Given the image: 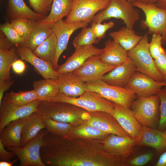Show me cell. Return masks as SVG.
<instances>
[{
    "label": "cell",
    "mask_w": 166,
    "mask_h": 166,
    "mask_svg": "<svg viewBox=\"0 0 166 166\" xmlns=\"http://www.w3.org/2000/svg\"><path fill=\"white\" fill-rule=\"evenodd\" d=\"M40 155L48 166H124L128 157L105 152L100 140L49 132L43 137Z\"/></svg>",
    "instance_id": "6da1fadb"
},
{
    "label": "cell",
    "mask_w": 166,
    "mask_h": 166,
    "mask_svg": "<svg viewBox=\"0 0 166 166\" xmlns=\"http://www.w3.org/2000/svg\"><path fill=\"white\" fill-rule=\"evenodd\" d=\"M38 111L43 117H49L58 121L70 123L74 126L86 121L88 111L71 104L41 101Z\"/></svg>",
    "instance_id": "7a4b0ae2"
},
{
    "label": "cell",
    "mask_w": 166,
    "mask_h": 166,
    "mask_svg": "<svg viewBox=\"0 0 166 166\" xmlns=\"http://www.w3.org/2000/svg\"><path fill=\"white\" fill-rule=\"evenodd\" d=\"M135 7L128 0H111L105 8L94 15L91 22L101 23L113 18L122 20L127 27L133 29L140 18L139 10Z\"/></svg>",
    "instance_id": "3957f363"
},
{
    "label": "cell",
    "mask_w": 166,
    "mask_h": 166,
    "mask_svg": "<svg viewBox=\"0 0 166 166\" xmlns=\"http://www.w3.org/2000/svg\"><path fill=\"white\" fill-rule=\"evenodd\" d=\"M147 34H145L138 44L127 51L128 56L135 64L136 71L147 75L158 82L164 81V77L156 67L149 49Z\"/></svg>",
    "instance_id": "277c9868"
},
{
    "label": "cell",
    "mask_w": 166,
    "mask_h": 166,
    "mask_svg": "<svg viewBox=\"0 0 166 166\" xmlns=\"http://www.w3.org/2000/svg\"><path fill=\"white\" fill-rule=\"evenodd\" d=\"M85 84L86 90L95 92L104 98L130 109L137 97L128 89L110 85L102 80L85 82Z\"/></svg>",
    "instance_id": "5b68a950"
},
{
    "label": "cell",
    "mask_w": 166,
    "mask_h": 166,
    "mask_svg": "<svg viewBox=\"0 0 166 166\" xmlns=\"http://www.w3.org/2000/svg\"><path fill=\"white\" fill-rule=\"evenodd\" d=\"M160 103L157 95L148 97H138L132 103L131 109L142 125L156 128L160 121Z\"/></svg>",
    "instance_id": "8992f818"
},
{
    "label": "cell",
    "mask_w": 166,
    "mask_h": 166,
    "mask_svg": "<svg viewBox=\"0 0 166 166\" xmlns=\"http://www.w3.org/2000/svg\"><path fill=\"white\" fill-rule=\"evenodd\" d=\"M47 101L66 102L82 108L89 112L101 111L111 115L113 113L114 103L104 98L97 93L86 90L77 97H71L59 93L54 97Z\"/></svg>",
    "instance_id": "52a82bcc"
},
{
    "label": "cell",
    "mask_w": 166,
    "mask_h": 166,
    "mask_svg": "<svg viewBox=\"0 0 166 166\" xmlns=\"http://www.w3.org/2000/svg\"><path fill=\"white\" fill-rule=\"evenodd\" d=\"M133 6L141 9L145 16L141 22L143 28L148 29L147 34H160L162 44H166V10L158 7L156 3L145 4L133 1Z\"/></svg>",
    "instance_id": "ba28073f"
},
{
    "label": "cell",
    "mask_w": 166,
    "mask_h": 166,
    "mask_svg": "<svg viewBox=\"0 0 166 166\" xmlns=\"http://www.w3.org/2000/svg\"><path fill=\"white\" fill-rule=\"evenodd\" d=\"M48 132L46 128L43 129L25 146L10 147L7 150L13 152L18 156L20 166H45L41 158L40 149L43 137Z\"/></svg>",
    "instance_id": "9c48e42d"
},
{
    "label": "cell",
    "mask_w": 166,
    "mask_h": 166,
    "mask_svg": "<svg viewBox=\"0 0 166 166\" xmlns=\"http://www.w3.org/2000/svg\"><path fill=\"white\" fill-rule=\"evenodd\" d=\"M111 0H73L71 9L65 20L66 23L86 22L105 8Z\"/></svg>",
    "instance_id": "30bf717a"
},
{
    "label": "cell",
    "mask_w": 166,
    "mask_h": 166,
    "mask_svg": "<svg viewBox=\"0 0 166 166\" xmlns=\"http://www.w3.org/2000/svg\"><path fill=\"white\" fill-rule=\"evenodd\" d=\"M41 101L37 99L28 105L19 106L10 102L5 94L0 105V133L10 122L22 118L37 111Z\"/></svg>",
    "instance_id": "8fae6325"
},
{
    "label": "cell",
    "mask_w": 166,
    "mask_h": 166,
    "mask_svg": "<svg viewBox=\"0 0 166 166\" xmlns=\"http://www.w3.org/2000/svg\"><path fill=\"white\" fill-rule=\"evenodd\" d=\"M88 23L86 22L66 23L61 19L52 25L53 32L56 36L57 41L56 54L53 64V67L56 70L58 66L59 57L64 51L67 49L71 34L77 29L86 27Z\"/></svg>",
    "instance_id": "7c38bea8"
},
{
    "label": "cell",
    "mask_w": 166,
    "mask_h": 166,
    "mask_svg": "<svg viewBox=\"0 0 166 166\" xmlns=\"http://www.w3.org/2000/svg\"><path fill=\"white\" fill-rule=\"evenodd\" d=\"M100 56L96 55L90 57L80 67L72 72L78 75L84 82L101 80L106 73L117 66L102 62Z\"/></svg>",
    "instance_id": "4fadbf2b"
},
{
    "label": "cell",
    "mask_w": 166,
    "mask_h": 166,
    "mask_svg": "<svg viewBox=\"0 0 166 166\" xmlns=\"http://www.w3.org/2000/svg\"><path fill=\"white\" fill-rule=\"evenodd\" d=\"M166 86L165 81L158 82L151 77L136 71L125 88L134 92L138 97H148L157 95L162 87Z\"/></svg>",
    "instance_id": "5bb4252c"
},
{
    "label": "cell",
    "mask_w": 166,
    "mask_h": 166,
    "mask_svg": "<svg viewBox=\"0 0 166 166\" xmlns=\"http://www.w3.org/2000/svg\"><path fill=\"white\" fill-rule=\"evenodd\" d=\"M86 121L91 126L109 134L122 136H130L116 118L107 113L101 111H88Z\"/></svg>",
    "instance_id": "9a60e30c"
},
{
    "label": "cell",
    "mask_w": 166,
    "mask_h": 166,
    "mask_svg": "<svg viewBox=\"0 0 166 166\" xmlns=\"http://www.w3.org/2000/svg\"><path fill=\"white\" fill-rule=\"evenodd\" d=\"M102 51V49L98 48L93 45L76 48L64 63L58 65L56 71L58 75L72 72L80 67L89 57L101 55Z\"/></svg>",
    "instance_id": "2e32d148"
},
{
    "label": "cell",
    "mask_w": 166,
    "mask_h": 166,
    "mask_svg": "<svg viewBox=\"0 0 166 166\" xmlns=\"http://www.w3.org/2000/svg\"><path fill=\"white\" fill-rule=\"evenodd\" d=\"M29 32L18 46L28 48L33 51L53 32L52 25L41 20L29 19Z\"/></svg>",
    "instance_id": "e0dca14e"
},
{
    "label": "cell",
    "mask_w": 166,
    "mask_h": 166,
    "mask_svg": "<svg viewBox=\"0 0 166 166\" xmlns=\"http://www.w3.org/2000/svg\"><path fill=\"white\" fill-rule=\"evenodd\" d=\"M100 140L105 152L120 155L130 156L137 145L136 140L130 136H122L113 134H109Z\"/></svg>",
    "instance_id": "ac0fdd59"
},
{
    "label": "cell",
    "mask_w": 166,
    "mask_h": 166,
    "mask_svg": "<svg viewBox=\"0 0 166 166\" xmlns=\"http://www.w3.org/2000/svg\"><path fill=\"white\" fill-rule=\"evenodd\" d=\"M114 104V110L111 115L129 135L136 141L140 134L142 124L135 117L131 109Z\"/></svg>",
    "instance_id": "d6986e66"
},
{
    "label": "cell",
    "mask_w": 166,
    "mask_h": 166,
    "mask_svg": "<svg viewBox=\"0 0 166 166\" xmlns=\"http://www.w3.org/2000/svg\"><path fill=\"white\" fill-rule=\"evenodd\" d=\"M136 71L135 64L128 57L125 62L105 74L101 80L110 85L125 87Z\"/></svg>",
    "instance_id": "ffe728a7"
},
{
    "label": "cell",
    "mask_w": 166,
    "mask_h": 166,
    "mask_svg": "<svg viewBox=\"0 0 166 166\" xmlns=\"http://www.w3.org/2000/svg\"><path fill=\"white\" fill-rule=\"evenodd\" d=\"M16 49L18 56L33 65L44 79H57L58 74L51 64L36 56L28 48L18 46Z\"/></svg>",
    "instance_id": "44dd1931"
},
{
    "label": "cell",
    "mask_w": 166,
    "mask_h": 166,
    "mask_svg": "<svg viewBox=\"0 0 166 166\" xmlns=\"http://www.w3.org/2000/svg\"><path fill=\"white\" fill-rule=\"evenodd\" d=\"M139 146H148L155 149L158 154L166 150V135L164 131L142 125L140 134L136 140Z\"/></svg>",
    "instance_id": "7402d4cb"
},
{
    "label": "cell",
    "mask_w": 166,
    "mask_h": 166,
    "mask_svg": "<svg viewBox=\"0 0 166 166\" xmlns=\"http://www.w3.org/2000/svg\"><path fill=\"white\" fill-rule=\"evenodd\" d=\"M59 92L71 97L81 96L86 91L85 83L77 75L73 72L58 74L56 79Z\"/></svg>",
    "instance_id": "603a6c76"
},
{
    "label": "cell",
    "mask_w": 166,
    "mask_h": 166,
    "mask_svg": "<svg viewBox=\"0 0 166 166\" xmlns=\"http://www.w3.org/2000/svg\"><path fill=\"white\" fill-rule=\"evenodd\" d=\"M22 119L21 143L22 147L35 137L41 130L46 128V127L42 115L38 110Z\"/></svg>",
    "instance_id": "cb8c5ba5"
},
{
    "label": "cell",
    "mask_w": 166,
    "mask_h": 166,
    "mask_svg": "<svg viewBox=\"0 0 166 166\" xmlns=\"http://www.w3.org/2000/svg\"><path fill=\"white\" fill-rule=\"evenodd\" d=\"M104 44L105 47L100 56L101 61L117 66L127 60L128 57L127 51L117 42L109 39L105 42Z\"/></svg>",
    "instance_id": "d4e9b609"
},
{
    "label": "cell",
    "mask_w": 166,
    "mask_h": 166,
    "mask_svg": "<svg viewBox=\"0 0 166 166\" xmlns=\"http://www.w3.org/2000/svg\"><path fill=\"white\" fill-rule=\"evenodd\" d=\"M22 125V118L11 121L7 124L0 133V140L5 148L22 147L21 140Z\"/></svg>",
    "instance_id": "484cf974"
},
{
    "label": "cell",
    "mask_w": 166,
    "mask_h": 166,
    "mask_svg": "<svg viewBox=\"0 0 166 166\" xmlns=\"http://www.w3.org/2000/svg\"><path fill=\"white\" fill-rule=\"evenodd\" d=\"M7 12L8 16L11 20L19 18L41 20L47 16L32 10L24 0H8Z\"/></svg>",
    "instance_id": "4316f807"
},
{
    "label": "cell",
    "mask_w": 166,
    "mask_h": 166,
    "mask_svg": "<svg viewBox=\"0 0 166 166\" xmlns=\"http://www.w3.org/2000/svg\"><path fill=\"white\" fill-rule=\"evenodd\" d=\"M109 35L127 51L135 47L143 36L137 34L133 29L129 28L126 26L117 31L110 33Z\"/></svg>",
    "instance_id": "83f0119b"
},
{
    "label": "cell",
    "mask_w": 166,
    "mask_h": 166,
    "mask_svg": "<svg viewBox=\"0 0 166 166\" xmlns=\"http://www.w3.org/2000/svg\"><path fill=\"white\" fill-rule=\"evenodd\" d=\"M34 89L38 100L48 101L56 96L59 93L57 79H44L33 82Z\"/></svg>",
    "instance_id": "f1b7e54d"
},
{
    "label": "cell",
    "mask_w": 166,
    "mask_h": 166,
    "mask_svg": "<svg viewBox=\"0 0 166 166\" xmlns=\"http://www.w3.org/2000/svg\"><path fill=\"white\" fill-rule=\"evenodd\" d=\"M73 0H53L50 12L44 19V22L51 25L67 16L70 11Z\"/></svg>",
    "instance_id": "f546056e"
},
{
    "label": "cell",
    "mask_w": 166,
    "mask_h": 166,
    "mask_svg": "<svg viewBox=\"0 0 166 166\" xmlns=\"http://www.w3.org/2000/svg\"><path fill=\"white\" fill-rule=\"evenodd\" d=\"M57 45L56 36L53 32L33 52L38 57L53 65L56 54Z\"/></svg>",
    "instance_id": "4dcf8cb0"
},
{
    "label": "cell",
    "mask_w": 166,
    "mask_h": 166,
    "mask_svg": "<svg viewBox=\"0 0 166 166\" xmlns=\"http://www.w3.org/2000/svg\"><path fill=\"white\" fill-rule=\"evenodd\" d=\"M18 55L14 46L9 49L0 50V81L11 80L10 69Z\"/></svg>",
    "instance_id": "1f68e13d"
},
{
    "label": "cell",
    "mask_w": 166,
    "mask_h": 166,
    "mask_svg": "<svg viewBox=\"0 0 166 166\" xmlns=\"http://www.w3.org/2000/svg\"><path fill=\"white\" fill-rule=\"evenodd\" d=\"M86 121L78 125L73 126L69 136L102 140L109 134L89 125Z\"/></svg>",
    "instance_id": "d6a6232c"
},
{
    "label": "cell",
    "mask_w": 166,
    "mask_h": 166,
    "mask_svg": "<svg viewBox=\"0 0 166 166\" xmlns=\"http://www.w3.org/2000/svg\"><path fill=\"white\" fill-rule=\"evenodd\" d=\"M42 119L48 132L57 136H69L71 128L74 126L72 124L58 121L49 117H42Z\"/></svg>",
    "instance_id": "836d02e7"
},
{
    "label": "cell",
    "mask_w": 166,
    "mask_h": 166,
    "mask_svg": "<svg viewBox=\"0 0 166 166\" xmlns=\"http://www.w3.org/2000/svg\"><path fill=\"white\" fill-rule=\"evenodd\" d=\"M6 95L10 102L19 106L28 105L38 99L36 93L34 89L18 93L11 91Z\"/></svg>",
    "instance_id": "e575fe53"
},
{
    "label": "cell",
    "mask_w": 166,
    "mask_h": 166,
    "mask_svg": "<svg viewBox=\"0 0 166 166\" xmlns=\"http://www.w3.org/2000/svg\"><path fill=\"white\" fill-rule=\"evenodd\" d=\"M99 42L91 27L83 28L74 38L73 44L76 48L82 46L93 45Z\"/></svg>",
    "instance_id": "d590c367"
},
{
    "label": "cell",
    "mask_w": 166,
    "mask_h": 166,
    "mask_svg": "<svg viewBox=\"0 0 166 166\" xmlns=\"http://www.w3.org/2000/svg\"><path fill=\"white\" fill-rule=\"evenodd\" d=\"M0 29L8 39L14 45H19L22 39L13 28L10 22H6L0 25Z\"/></svg>",
    "instance_id": "8d00e7d4"
},
{
    "label": "cell",
    "mask_w": 166,
    "mask_h": 166,
    "mask_svg": "<svg viewBox=\"0 0 166 166\" xmlns=\"http://www.w3.org/2000/svg\"><path fill=\"white\" fill-rule=\"evenodd\" d=\"M157 95L160 101V121L157 129L163 131L166 129V88L161 89Z\"/></svg>",
    "instance_id": "74e56055"
},
{
    "label": "cell",
    "mask_w": 166,
    "mask_h": 166,
    "mask_svg": "<svg viewBox=\"0 0 166 166\" xmlns=\"http://www.w3.org/2000/svg\"><path fill=\"white\" fill-rule=\"evenodd\" d=\"M162 38L160 34H152L151 41L149 44V49L150 53L154 59L165 52L162 47Z\"/></svg>",
    "instance_id": "f35d334b"
},
{
    "label": "cell",
    "mask_w": 166,
    "mask_h": 166,
    "mask_svg": "<svg viewBox=\"0 0 166 166\" xmlns=\"http://www.w3.org/2000/svg\"><path fill=\"white\" fill-rule=\"evenodd\" d=\"M34 11L41 14L46 16L50 11L53 0H28Z\"/></svg>",
    "instance_id": "ab89813d"
},
{
    "label": "cell",
    "mask_w": 166,
    "mask_h": 166,
    "mask_svg": "<svg viewBox=\"0 0 166 166\" xmlns=\"http://www.w3.org/2000/svg\"><path fill=\"white\" fill-rule=\"evenodd\" d=\"M29 19L17 18L11 20L10 23L13 28L23 39L29 32Z\"/></svg>",
    "instance_id": "60d3db41"
},
{
    "label": "cell",
    "mask_w": 166,
    "mask_h": 166,
    "mask_svg": "<svg viewBox=\"0 0 166 166\" xmlns=\"http://www.w3.org/2000/svg\"><path fill=\"white\" fill-rule=\"evenodd\" d=\"M115 23L112 21L101 24V23L92 22V28L97 39L100 41L105 37L106 32L109 29L113 27Z\"/></svg>",
    "instance_id": "b9f144b4"
},
{
    "label": "cell",
    "mask_w": 166,
    "mask_h": 166,
    "mask_svg": "<svg viewBox=\"0 0 166 166\" xmlns=\"http://www.w3.org/2000/svg\"><path fill=\"white\" fill-rule=\"evenodd\" d=\"M153 156V153L147 152L137 156L126 161L125 166H142L147 164Z\"/></svg>",
    "instance_id": "7bdbcfd3"
},
{
    "label": "cell",
    "mask_w": 166,
    "mask_h": 166,
    "mask_svg": "<svg viewBox=\"0 0 166 166\" xmlns=\"http://www.w3.org/2000/svg\"><path fill=\"white\" fill-rule=\"evenodd\" d=\"M156 67L160 73L164 77L166 75V49L164 53L154 59Z\"/></svg>",
    "instance_id": "ee69618b"
},
{
    "label": "cell",
    "mask_w": 166,
    "mask_h": 166,
    "mask_svg": "<svg viewBox=\"0 0 166 166\" xmlns=\"http://www.w3.org/2000/svg\"><path fill=\"white\" fill-rule=\"evenodd\" d=\"M16 156L11 151L6 150L2 141L0 140V161L11 162L10 160Z\"/></svg>",
    "instance_id": "f6af8a7d"
},
{
    "label": "cell",
    "mask_w": 166,
    "mask_h": 166,
    "mask_svg": "<svg viewBox=\"0 0 166 166\" xmlns=\"http://www.w3.org/2000/svg\"><path fill=\"white\" fill-rule=\"evenodd\" d=\"M14 83V81L11 80L0 81V105L3 98L4 92L8 90Z\"/></svg>",
    "instance_id": "bcb514c9"
},
{
    "label": "cell",
    "mask_w": 166,
    "mask_h": 166,
    "mask_svg": "<svg viewBox=\"0 0 166 166\" xmlns=\"http://www.w3.org/2000/svg\"><path fill=\"white\" fill-rule=\"evenodd\" d=\"M12 67L13 71L16 73L21 74L25 71L26 66L22 61L17 59L13 63Z\"/></svg>",
    "instance_id": "7dc6e473"
},
{
    "label": "cell",
    "mask_w": 166,
    "mask_h": 166,
    "mask_svg": "<svg viewBox=\"0 0 166 166\" xmlns=\"http://www.w3.org/2000/svg\"><path fill=\"white\" fill-rule=\"evenodd\" d=\"M0 36V50L9 49L14 45L1 31Z\"/></svg>",
    "instance_id": "c3c4849f"
},
{
    "label": "cell",
    "mask_w": 166,
    "mask_h": 166,
    "mask_svg": "<svg viewBox=\"0 0 166 166\" xmlns=\"http://www.w3.org/2000/svg\"><path fill=\"white\" fill-rule=\"evenodd\" d=\"M155 166H166V151L161 154Z\"/></svg>",
    "instance_id": "681fc988"
},
{
    "label": "cell",
    "mask_w": 166,
    "mask_h": 166,
    "mask_svg": "<svg viewBox=\"0 0 166 166\" xmlns=\"http://www.w3.org/2000/svg\"><path fill=\"white\" fill-rule=\"evenodd\" d=\"M156 3L160 8L166 10V0H158Z\"/></svg>",
    "instance_id": "f907efd6"
},
{
    "label": "cell",
    "mask_w": 166,
    "mask_h": 166,
    "mask_svg": "<svg viewBox=\"0 0 166 166\" xmlns=\"http://www.w3.org/2000/svg\"><path fill=\"white\" fill-rule=\"evenodd\" d=\"M18 158H16L15 160L12 162H9L5 161H0V166H12L18 160Z\"/></svg>",
    "instance_id": "816d5d0a"
},
{
    "label": "cell",
    "mask_w": 166,
    "mask_h": 166,
    "mask_svg": "<svg viewBox=\"0 0 166 166\" xmlns=\"http://www.w3.org/2000/svg\"><path fill=\"white\" fill-rule=\"evenodd\" d=\"M157 0H133V1L145 4H149L156 3Z\"/></svg>",
    "instance_id": "f5cc1de1"
},
{
    "label": "cell",
    "mask_w": 166,
    "mask_h": 166,
    "mask_svg": "<svg viewBox=\"0 0 166 166\" xmlns=\"http://www.w3.org/2000/svg\"><path fill=\"white\" fill-rule=\"evenodd\" d=\"M128 1L132 2L133 1V0H128Z\"/></svg>",
    "instance_id": "db71d44e"
},
{
    "label": "cell",
    "mask_w": 166,
    "mask_h": 166,
    "mask_svg": "<svg viewBox=\"0 0 166 166\" xmlns=\"http://www.w3.org/2000/svg\"><path fill=\"white\" fill-rule=\"evenodd\" d=\"M164 133H165V134L166 135V129H165L164 131H163Z\"/></svg>",
    "instance_id": "11a10c76"
},
{
    "label": "cell",
    "mask_w": 166,
    "mask_h": 166,
    "mask_svg": "<svg viewBox=\"0 0 166 166\" xmlns=\"http://www.w3.org/2000/svg\"><path fill=\"white\" fill-rule=\"evenodd\" d=\"M164 77V79H165L164 81H165V82H166V75Z\"/></svg>",
    "instance_id": "9f6ffc18"
}]
</instances>
